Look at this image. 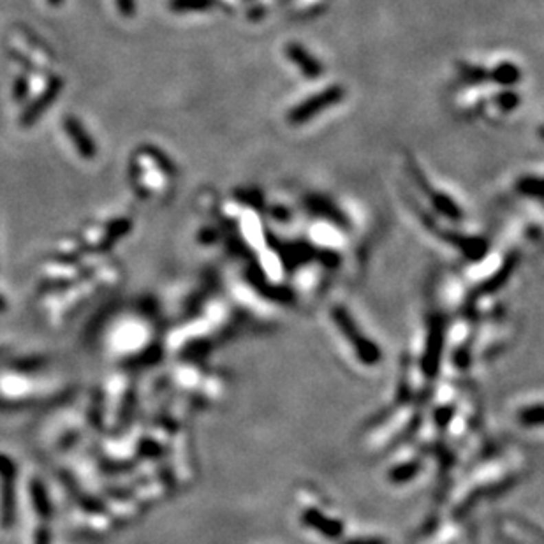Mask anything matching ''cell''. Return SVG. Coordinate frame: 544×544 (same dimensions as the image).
<instances>
[{
  "instance_id": "6da1fadb",
  "label": "cell",
  "mask_w": 544,
  "mask_h": 544,
  "mask_svg": "<svg viewBox=\"0 0 544 544\" xmlns=\"http://www.w3.org/2000/svg\"><path fill=\"white\" fill-rule=\"evenodd\" d=\"M14 483H17V467L14 461L9 457L0 453V521L6 528L12 527L14 518H17V492H14Z\"/></svg>"
},
{
  "instance_id": "7a4b0ae2",
  "label": "cell",
  "mask_w": 544,
  "mask_h": 544,
  "mask_svg": "<svg viewBox=\"0 0 544 544\" xmlns=\"http://www.w3.org/2000/svg\"><path fill=\"white\" fill-rule=\"evenodd\" d=\"M344 96H345L344 88L338 87V85H335V87H328L326 90H323V92L316 94L314 97H310V99L303 100L301 105H298L296 108L289 113L287 120L291 122L292 125L305 124V122H308L316 115L323 113L326 108H329V106L338 105V102L344 99Z\"/></svg>"
},
{
  "instance_id": "3957f363",
  "label": "cell",
  "mask_w": 544,
  "mask_h": 544,
  "mask_svg": "<svg viewBox=\"0 0 544 544\" xmlns=\"http://www.w3.org/2000/svg\"><path fill=\"white\" fill-rule=\"evenodd\" d=\"M333 317H335L336 325H338V328L342 329V333H344L349 340L354 344L358 356H360L365 363L369 365L376 363L380 356L379 347H377L376 344H372L370 340H367L363 335H360L356 325H354V320H352V317L345 312L344 308H335V310H333Z\"/></svg>"
},
{
  "instance_id": "277c9868",
  "label": "cell",
  "mask_w": 544,
  "mask_h": 544,
  "mask_svg": "<svg viewBox=\"0 0 544 544\" xmlns=\"http://www.w3.org/2000/svg\"><path fill=\"white\" fill-rule=\"evenodd\" d=\"M62 87H64V81H62V78L52 76V80L48 81V87L44 88V92L41 94V96L37 97V99L34 100L32 105L28 106L23 113H21V116H20L21 127H30V125H32L34 122H36L37 118H39L44 111H46V108L52 105L53 100L56 99V96H58V92L62 90Z\"/></svg>"
},
{
  "instance_id": "5b68a950",
  "label": "cell",
  "mask_w": 544,
  "mask_h": 544,
  "mask_svg": "<svg viewBox=\"0 0 544 544\" xmlns=\"http://www.w3.org/2000/svg\"><path fill=\"white\" fill-rule=\"evenodd\" d=\"M64 129H65V132H67V136L71 138L72 144L76 146L78 153H80L83 159L90 160L97 155L96 143H94V140L90 138V134L85 131V127L81 125V122L78 120L76 116H72V115L65 116Z\"/></svg>"
},
{
  "instance_id": "8992f818",
  "label": "cell",
  "mask_w": 544,
  "mask_h": 544,
  "mask_svg": "<svg viewBox=\"0 0 544 544\" xmlns=\"http://www.w3.org/2000/svg\"><path fill=\"white\" fill-rule=\"evenodd\" d=\"M285 56L289 61H292L298 65L301 72L307 78H317L323 74V64L317 61L316 56H312L307 50L298 43H291L285 46Z\"/></svg>"
},
{
  "instance_id": "52a82bcc",
  "label": "cell",
  "mask_w": 544,
  "mask_h": 544,
  "mask_svg": "<svg viewBox=\"0 0 544 544\" xmlns=\"http://www.w3.org/2000/svg\"><path fill=\"white\" fill-rule=\"evenodd\" d=\"M303 523H307L308 527L316 528L317 532H320L323 536L329 537V539H338L344 532V525L338 520L325 516L323 512L317 509H307L303 512Z\"/></svg>"
},
{
  "instance_id": "ba28073f",
  "label": "cell",
  "mask_w": 544,
  "mask_h": 544,
  "mask_svg": "<svg viewBox=\"0 0 544 544\" xmlns=\"http://www.w3.org/2000/svg\"><path fill=\"white\" fill-rule=\"evenodd\" d=\"M430 342H428V351H426V358H424V369L426 372L433 373L437 370V365H439V356H440V345H442V325L440 323H435L430 331Z\"/></svg>"
},
{
  "instance_id": "9c48e42d",
  "label": "cell",
  "mask_w": 544,
  "mask_h": 544,
  "mask_svg": "<svg viewBox=\"0 0 544 544\" xmlns=\"http://www.w3.org/2000/svg\"><path fill=\"white\" fill-rule=\"evenodd\" d=\"M30 499H32L34 509H36L37 514L44 518V520H48L52 516V504H50L46 488H44V484L39 479H34L30 483Z\"/></svg>"
},
{
  "instance_id": "30bf717a",
  "label": "cell",
  "mask_w": 544,
  "mask_h": 544,
  "mask_svg": "<svg viewBox=\"0 0 544 544\" xmlns=\"http://www.w3.org/2000/svg\"><path fill=\"white\" fill-rule=\"evenodd\" d=\"M131 226L132 224L129 219H118V220H115V222H111V224L108 226V229H106L105 238H102V241H100V245H99L100 250H108L109 247H113L116 241L124 237L125 232H129Z\"/></svg>"
},
{
  "instance_id": "8fae6325",
  "label": "cell",
  "mask_w": 544,
  "mask_h": 544,
  "mask_svg": "<svg viewBox=\"0 0 544 544\" xmlns=\"http://www.w3.org/2000/svg\"><path fill=\"white\" fill-rule=\"evenodd\" d=\"M215 6V0H171L169 8L175 12H193L204 11Z\"/></svg>"
},
{
  "instance_id": "7c38bea8",
  "label": "cell",
  "mask_w": 544,
  "mask_h": 544,
  "mask_svg": "<svg viewBox=\"0 0 544 544\" xmlns=\"http://www.w3.org/2000/svg\"><path fill=\"white\" fill-rule=\"evenodd\" d=\"M492 80L499 85H512L520 80V71L516 65L501 64L492 72Z\"/></svg>"
},
{
  "instance_id": "4fadbf2b",
  "label": "cell",
  "mask_w": 544,
  "mask_h": 544,
  "mask_svg": "<svg viewBox=\"0 0 544 544\" xmlns=\"http://www.w3.org/2000/svg\"><path fill=\"white\" fill-rule=\"evenodd\" d=\"M433 203H435L437 210L444 213V215H448L449 219H460L461 217L460 208L448 196H444V194H433Z\"/></svg>"
},
{
  "instance_id": "5bb4252c",
  "label": "cell",
  "mask_w": 544,
  "mask_h": 544,
  "mask_svg": "<svg viewBox=\"0 0 544 544\" xmlns=\"http://www.w3.org/2000/svg\"><path fill=\"white\" fill-rule=\"evenodd\" d=\"M143 150H144V153H146V155H149L150 159L155 162L157 168L162 169L166 175H173V173H175V166H173V162L164 155V153L159 152V150L153 149V146H144Z\"/></svg>"
},
{
  "instance_id": "9a60e30c",
  "label": "cell",
  "mask_w": 544,
  "mask_h": 544,
  "mask_svg": "<svg viewBox=\"0 0 544 544\" xmlns=\"http://www.w3.org/2000/svg\"><path fill=\"white\" fill-rule=\"evenodd\" d=\"M518 191H520L523 196H530V197H541V180L536 178V176H530V178H523L518 185Z\"/></svg>"
},
{
  "instance_id": "2e32d148",
  "label": "cell",
  "mask_w": 544,
  "mask_h": 544,
  "mask_svg": "<svg viewBox=\"0 0 544 544\" xmlns=\"http://www.w3.org/2000/svg\"><path fill=\"white\" fill-rule=\"evenodd\" d=\"M20 32L23 34V37H25V39H27V43H28V44H32L34 48H36L37 52L41 53V55H44V56H46V58H48V61H52V58H53V52H50L48 46H46V44L41 43L39 37L34 36V34L30 32L28 28H25V27H20Z\"/></svg>"
},
{
  "instance_id": "e0dca14e",
  "label": "cell",
  "mask_w": 544,
  "mask_h": 544,
  "mask_svg": "<svg viewBox=\"0 0 544 544\" xmlns=\"http://www.w3.org/2000/svg\"><path fill=\"white\" fill-rule=\"evenodd\" d=\"M417 468H420V465L417 464L400 465V467H396L391 472V479L398 481V483H402V481H409L411 477H414V474L417 472Z\"/></svg>"
},
{
  "instance_id": "ac0fdd59",
  "label": "cell",
  "mask_w": 544,
  "mask_h": 544,
  "mask_svg": "<svg viewBox=\"0 0 544 544\" xmlns=\"http://www.w3.org/2000/svg\"><path fill=\"white\" fill-rule=\"evenodd\" d=\"M520 417L521 423L527 424V426H536V424H541V421H543V409H541V405L525 409Z\"/></svg>"
},
{
  "instance_id": "d6986e66",
  "label": "cell",
  "mask_w": 544,
  "mask_h": 544,
  "mask_svg": "<svg viewBox=\"0 0 544 544\" xmlns=\"http://www.w3.org/2000/svg\"><path fill=\"white\" fill-rule=\"evenodd\" d=\"M28 92V81L25 76H18L14 85H12V96H14V100L17 102H21V100L27 97Z\"/></svg>"
},
{
  "instance_id": "ffe728a7",
  "label": "cell",
  "mask_w": 544,
  "mask_h": 544,
  "mask_svg": "<svg viewBox=\"0 0 544 544\" xmlns=\"http://www.w3.org/2000/svg\"><path fill=\"white\" fill-rule=\"evenodd\" d=\"M461 74L465 76V80L470 81V83H477V81H483L488 78V74L479 67H464L461 69Z\"/></svg>"
},
{
  "instance_id": "44dd1931",
  "label": "cell",
  "mask_w": 544,
  "mask_h": 544,
  "mask_svg": "<svg viewBox=\"0 0 544 544\" xmlns=\"http://www.w3.org/2000/svg\"><path fill=\"white\" fill-rule=\"evenodd\" d=\"M518 102H520V99H518V94L504 92V94H501V97H499V105H501V108H504L505 111H511L512 108H516Z\"/></svg>"
},
{
  "instance_id": "7402d4cb",
  "label": "cell",
  "mask_w": 544,
  "mask_h": 544,
  "mask_svg": "<svg viewBox=\"0 0 544 544\" xmlns=\"http://www.w3.org/2000/svg\"><path fill=\"white\" fill-rule=\"evenodd\" d=\"M116 8H118V12H120L124 18L134 17V12H136V4H134V0H116Z\"/></svg>"
},
{
  "instance_id": "603a6c76",
  "label": "cell",
  "mask_w": 544,
  "mask_h": 544,
  "mask_svg": "<svg viewBox=\"0 0 544 544\" xmlns=\"http://www.w3.org/2000/svg\"><path fill=\"white\" fill-rule=\"evenodd\" d=\"M36 544H52V534L46 527L37 528L36 534Z\"/></svg>"
},
{
  "instance_id": "cb8c5ba5",
  "label": "cell",
  "mask_w": 544,
  "mask_h": 544,
  "mask_svg": "<svg viewBox=\"0 0 544 544\" xmlns=\"http://www.w3.org/2000/svg\"><path fill=\"white\" fill-rule=\"evenodd\" d=\"M344 544H386V543L382 539H379V537H356V539H351Z\"/></svg>"
},
{
  "instance_id": "d4e9b609",
  "label": "cell",
  "mask_w": 544,
  "mask_h": 544,
  "mask_svg": "<svg viewBox=\"0 0 544 544\" xmlns=\"http://www.w3.org/2000/svg\"><path fill=\"white\" fill-rule=\"evenodd\" d=\"M46 2H48L50 6H53V8H58V6H61L64 0H46Z\"/></svg>"
},
{
  "instance_id": "484cf974",
  "label": "cell",
  "mask_w": 544,
  "mask_h": 544,
  "mask_svg": "<svg viewBox=\"0 0 544 544\" xmlns=\"http://www.w3.org/2000/svg\"><path fill=\"white\" fill-rule=\"evenodd\" d=\"M6 308H8V305H6V300L2 296H0V312H6Z\"/></svg>"
}]
</instances>
